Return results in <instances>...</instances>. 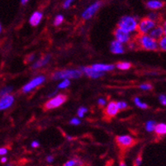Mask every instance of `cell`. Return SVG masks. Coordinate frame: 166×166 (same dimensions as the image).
Masks as SVG:
<instances>
[{
	"instance_id": "obj_16",
	"label": "cell",
	"mask_w": 166,
	"mask_h": 166,
	"mask_svg": "<svg viewBox=\"0 0 166 166\" xmlns=\"http://www.w3.org/2000/svg\"><path fill=\"white\" fill-rule=\"evenodd\" d=\"M42 19V13L41 12H35L29 19L30 24L33 26H37Z\"/></svg>"
},
{
	"instance_id": "obj_23",
	"label": "cell",
	"mask_w": 166,
	"mask_h": 166,
	"mask_svg": "<svg viewBox=\"0 0 166 166\" xmlns=\"http://www.w3.org/2000/svg\"><path fill=\"white\" fill-rule=\"evenodd\" d=\"M131 66L132 65L129 62H120L117 65V68L119 69H122V70H126V69L131 68Z\"/></svg>"
},
{
	"instance_id": "obj_13",
	"label": "cell",
	"mask_w": 166,
	"mask_h": 166,
	"mask_svg": "<svg viewBox=\"0 0 166 166\" xmlns=\"http://www.w3.org/2000/svg\"><path fill=\"white\" fill-rule=\"evenodd\" d=\"M118 108H117V103L115 102H111V103H108V105L107 106L106 108V114L108 115V117H113L116 116L117 113H118Z\"/></svg>"
},
{
	"instance_id": "obj_39",
	"label": "cell",
	"mask_w": 166,
	"mask_h": 166,
	"mask_svg": "<svg viewBox=\"0 0 166 166\" xmlns=\"http://www.w3.org/2000/svg\"><path fill=\"white\" fill-rule=\"evenodd\" d=\"M46 161H47L48 163H52L53 161H54V157L52 156H48L46 157Z\"/></svg>"
},
{
	"instance_id": "obj_15",
	"label": "cell",
	"mask_w": 166,
	"mask_h": 166,
	"mask_svg": "<svg viewBox=\"0 0 166 166\" xmlns=\"http://www.w3.org/2000/svg\"><path fill=\"white\" fill-rule=\"evenodd\" d=\"M111 51L113 53V54H122L124 53V48L122 45V43L119 42L118 41H113L111 43L110 46Z\"/></svg>"
},
{
	"instance_id": "obj_31",
	"label": "cell",
	"mask_w": 166,
	"mask_h": 166,
	"mask_svg": "<svg viewBox=\"0 0 166 166\" xmlns=\"http://www.w3.org/2000/svg\"><path fill=\"white\" fill-rule=\"evenodd\" d=\"M159 100L160 103L164 106H166V95L165 94H161L159 97Z\"/></svg>"
},
{
	"instance_id": "obj_24",
	"label": "cell",
	"mask_w": 166,
	"mask_h": 166,
	"mask_svg": "<svg viewBox=\"0 0 166 166\" xmlns=\"http://www.w3.org/2000/svg\"><path fill=\"white\" fill-rule=\"evenodd\" d=\"M134 102H135V103H136V105L138 108H142V109H146V108H148L147 104L145 103H143V102H141L139 98H135Z\"/></svg>"
},
{
	"instance_id": "obj_41",
	"label": "cell",
	"mask_w": 166,
	"mask_h": 166,
	"mask_svg": "<svg viewBox=\"0 0 166 166\" xmlns=\"http://www.w3.org/2000/svg\"><path fill=\"white\" fill-rule=\"evenodd\" d=\"M33 59H34V55H31L29 57H28V61H33Z\"/></svg>"
},
{
	"instance_id": "obj_30",
	"label": "cell",
	"mask_w": 166,
	"mask_h": 166,
	"mask_svg": "<svg viewBox=\"0 0 166 166\" xmlns=\"http://www.w3.org/2000/svg\"><path fill=\"white\" fill-rule=\"evenodd\" d=\"M140 89L142 90H150L152 89V85H150V84H142V85H140Z\"/></svg>"
},
{
	"instance_id": "obj_8",
	"label": "cell",
	"mask_w": 166,
	"mask_h": 166,
	"mask_svg": "<svg viewBox=\"0 0 166 166\" xmlns=\"http://www.w3.org/2000/svg\"><path fill=\"white\" fill-rule=\"evenodd\" d=\"M14 103V97L13 95L8 94L0 98V111L6 110L10 108Z\"/></svg>"
},
{
	"instance_id": "obj_12",
	"label": "cell",
	"mask_w": 166,
	"mask_h": 166,
	"mask_svg": "<svg viewBox=\"0 0 166 166\" xmlns=\"http://www.w3.org/2000/svg\"><path fill=\"white\" fill-rule=\"evenodd\" d=\"M149 36L156 41L160 40L164 36V26H156L153 29L150 31Z\"/></svg>"
},
{
	"instance_id": "obj_1",
	"label": "cell",
	"mask_w": 166,
	"mask_h": 166,
	"mask_svg": "<svg viewBox=\"0 0 166 166\" xmlns=\"http://www.w3.org/2000/svg\"><path fill=\"white\" fill-rule=\"evenodd\" d=\"M137 26L138 23L136 20L130 16L122 17L118 22V28L127 32H134L135 30L137 29Z\"/></svg>"
},
{
	"instance_id": "obj_32",
	"label": "cell",
	"mask_w": 166,
	"mask_h": 166,
	"mask_svg": "<svg viewBox=\"0 0 166 166\" xmlns=\"http://www.w3.org/2000/svg\"><path fill=\"white\" fill-rule=\"evenodd\" d=\"M158 13H150V14H149V18H148L151 19V20H153V21L156 22V19H158Z\"/></svg>"
},
{
	"instance_id": "obj_26",
	"label": "cell",
	"mask_w": 166,
	"mask_h": 166,
	"mask_svg": "<svg viewBox=\"0 0 166 166\" xmlns=\"http://www.w3.org/2000/svg\"><path fill=\"white\" fill-rule=\"evenodd\" d=\"M70 85V81H69V79H63V81L61 82L58 85L59 89H65V88L69 87Z\"/></svg>"
},
{
	"instance_id": "obj_33",
	"label": "cell",
	"mask_w": 166,
	"mask_h": 166,
	"mask_svg": "<svg viewBox=\"0 0 166 166\" xmlns=\"http://www.w3.org/2000/svg\"><path fill=\"white\" fill-rule=\"evenodd\" d=\"M142 163V158H141V156H139L136 159V161H135V166H140Z\"/></svg>"
},
{
	"instance_id": "obj_20",
	"label": "cell",
	"mask_w": 166,
	"mask_h": 166,
	"mask_svg": "<svg viewBox=\"0 0 166 166\" xmlns=\"http://www.w3.org/2000/svg\"><path fill=\"white\" fill-rule=\"evenodd\" d=\"M83 162L79 159H72L65 163L64 166H82Z\"/></svg>"
},
{
	"instance_id": "obj_28",
	"label": "cell",
	"mask_w": 166,
	"mask_h": 166,
	"mask_svg": "<svg viewBox=\"0 0 166 166\" xmlns=\"http://www.w3.org/2000/svg\"><path fill=\"white\" fill-rule=\"evenodd\" d=\"M87 112H88L87 108H85V107H81V108H79V110H78V113H78V116H79V117H83Z\"/></svg>"
},
{
	"instance_id": "obj_9",
	"label": "cell",
	"mask_w": 166,
	"mask_h": 166,
	"mask_svg": "<svg viewBox=\"0 0 166 166\" xmlns=\"http://www.w3.org/2000/svg\"><path fill=\"white\" fill-rule=\"evenodd\" d=\"M117 142L119 145L123 146V147H128L134 144V140L132 136L128 135H123V136H118L116 138Z\"/></svg>"
},
{
	"instance_id": "obj_7",
	"label": "cell",
	"mask_w": 166,
	"mask_h": 166,
	"mask_svg": "<svg viewBox=\"0 0 166 166\" xmlns=\"http://www.w3.org/2000/svg\"><path fill=\"white\" fill-rule=\"evenodd\" d=\"M101 2L100 1H98L96 3H93L92 5L89 6V8H86L85 11L82 14V18L84 19H89L91 18L95 13H97V11L99 9V8L101 7Z\"/></svg>"
},
{
	"instance_id": "obj_42",
	"label": "cell",
	"mask_w": 166,
	"mask_h": 166,
	"mask_svg": "<svg viewBox=\"0 0 166 166\" xmlns=\"http://www.w3.org/2000/svg\"><path fill=\"white\" fill-rule=\"evenodd\" d=\"M28 1H29V0H21V3H22V4L25 5V4H26V3H27Z\"/></svg>"
},
{
	"instance_id": "obj_22",
	"label": "cell",
	"mask_w": 166,
	"mask_h": 166,
	"mask_svg": "<svg viewBox=\"0 0 166 166\" xmlns=\"http://www.w3.org/2000/svg\"><path fill=\"white\" fill-rule=\"evenodd\" d=\"M158 46L161 50L166 51V36H163L159 40Z\"/></svg>"
},
{
	"instance_id": "obj_18",
	"label": "cell",
	"mask_w": 166,
	"mask_h": 166,
	"mask_svg": "<svg viewBox=\"0 0 166 166\" xmlns=\"http://www.w3.org/2000/svg\"><path fill=\"white\" fill-rule=\"evenodd\" d=\"M50 60V55H46L45 56H44L43 58L40 59L39 61H37V62L32 65V68L33 69L41 68V67L45 65L49 62Z\"/></svg>"
},
{
	"instance_id": "obj_46",
	"label": "cell",
	"mask_w": 166,
	"mask_h": 166,
	"mask_svg": "<svg viewBox=\"0 0 166 166\" xmlns=\"http://www.w3.org/2000/svg\"><path fill=\"white\" fill-rule=\"evenodd\" d=\"M2 32V26H1V24H0V33Z\"/></svg>"
},
{
	"instance_id": "obj_45",
	"label": "cell",
	"mask_w": 166,
	"mask_h": 166,
	"mask_svg": "<svg viewBox=\"0 0 166 166\" xmlns=\"http://www.w3.org/2000/svg\"><path fill=\"white\" fill-rule=\"evenodd\" d=\"M164 26H166V19H165V21L164 22Z\"/></svg>"
},
{
	"instance_id": "obj_44",
	"label": "cell",
	"mask_w": 166,
	"mask_h": 166,
	"mask_svg": "<svg viewBox=\"0 0 166 166\" xmlns=\"http://www.w3.org/2000/svg\"><path fill=\"white\" fill-rule=\"evenodd\" d=\"M119 166H127V165H126V164L124 163V162H121V163H120V165Z\"/></svg>"
},
{
	"instance_id": "obj_5",
	"label": "cell",
	"mask_w": 166,
	"mask_h": 166,
	"mask_svg": "<svg viewBox=\"0 0 166 166\" xmlns=\"http://www.w3.org/2000/svg\"><path fill=\"white\" fill-rule=\"evenodd\" d=\"M67 100V96L65 94H58L57 96H55V98H51L50 100L46 102L45 104V108L50 110L53 108H59L60 106H61L63 103H65V101Z\"/></svg>"
},
{
	"instance_id": "obj_14",
	"label": "cell",
	"mask_w": 166,
	"mask_h": 166,
	"mask_svg": "<svg viewBox=\"0 0 166 166\" xmlns=\"http://www.w3.org/2000/svg\"><path fill=\"white\" fill-rule=\"evenodd\" d=\"M91 67L97 71L105 72L113 70L115 65H105V64H94Z\"/></svg>"
},
{
	"instance_id": "obj_27",
	"label": "cell",
	"mask_w": 166,
	"mask_h": 166,
	"mask_svg": "<svg viewBox=\"0 0 166 166\" xmlns=\"http://www.w3.org/2000/svg\"><path fill=\"white\" fill-rule=\"evenodd\" d=\"M64 21V17L62 15H57L55 17V20H54V25L55 26H59L61 25Z\"/></svg>"
},
{
	"instance_id": "obj_38",
	"label": "cell",
	"mask_w": 166,
	"mask_h": 166,
	"mask_svg": "<svg viewBox=\"0 0 166 166\" xmlns=\"http://www.w3.org/2000/svg\"><path fill=\"white\" fill-rule=\"evenodd\" d=\"M32 148H37V147H38V146H39L40 145V144H39V142H38V141H37V140H34V141H32Z\"/></svg>"
},
{
	"instance_id": "obj_34",
	"label": "cell",
	"mask_w": 166,
	"mask_h": 166,
	"mask_svg": "<svg viewBox=\"0 0 166 166\" xmlns=\"http://www.w3.org/2000/svg\"><path fill=\"white\" fill-rule=\"evenodd\" d=\"M69 123L71 125H79L80 124V120L78 118H72L69 121Z\"/></svg>"
},
{
	"instance_id": "obj_6",
	"label": "cell",
	"mask_w": 166,
	"mask_h": 166,
	"mask_svg": "<svg viewBox=\"0 0 166 166\" xmlns=\"http://www.w3.org/2000/svg\"><path fill=\"white\" fill-rule=\"evenodd\" d=\"M45 80V77L44 75H40V76L36 77L33 79H32L31 81L28 82L26 85H24L23 88H22V91H23V93L30 92L33 89L38 87L39 85H42Z\"/></svg>"
},
{
	"instance_id": "obj_2",
	"label": "cell",
	"mask_w": 166,
	"mask_h": 166,
	"mask_svg": "<svg viewBox=\"0 0 166 166\" xmlns=\"http://www.w3.org/2000/svg\"><path fill=\"white\" fill-rule=\"evenodd\" d=\"M81 75L82 71L79 69H65V70L54 73L52 75V79L55 80L65 79H78L79 77H81Z\"/></svg>"
},
{
	"instance_id": "obj_40",
	"label": "cell",
	"mask_w": 166,
	"mask_h": 166,
	"mask_svg": "<svg viewBox=\"0 0 166 166\" xmlns=\"http://www.w3.org/2000/svg\"><path fill=\"white\" fill-rule=\"evenodd\" d=\"M7 160H8V159L6 158L5 156H3V158L1 159V162H2V163H6V162H7Z\"/></svg>"
},
{
	"instance_id": "obj_25",
	"label": "cell",
	"mask_w": 166,
	"mask_h": 166,
	"mask_svg": "<svg viewBox=\"0 0 166 166\" xmlns=\"http://www.w3.org/2000/svg\"><path fill=\"white\" fill-rule=\"evenodd\" d=\"M12 90H13V87H9V86L2 89L0 90V98L3 97V96H5V95L9 94L12 92Z\"/></svg>"
},
{
	"instance_id": "obj_19",
	"label": "cell",
	"mask_w": 166,
	"mask_h": 166,
	"mask_svg": "<svg viewBox=\"0 0 166 166\" xmlns=\"http://www.w3.org/2000/svg\"><path fill=\"white\" fill-rule=\"evenodd\" d=\"M155 132L159 136H164L166 135V124L165 123H159L156 126Z\"/></svg>"
},
{
	"instance_id": "obj_11",
	"label": "cell",
	"mask_w": 166,
	"mask_h": 166,
	"mask_svg": "<svg viewBox=\"0 0 166 166\" xmlns=\"http://www.w3.org/2000/svg\"><path fill=\"white\" fill-rule=\"evenodd\" d=\"M115 37H116L117 41H118L119 42L121 43H127L130 40L129 32H125L120 28H117L115 31Z\"/></svg>"
},
{
	"instance_id": "obj_36",
	"label": "cell",
	"mask_w": 166,
	"mask_h": 166,
	"mask_svg": "<svg viewBox=\"0 0 166 166\" xmlns=\"http://www.w3.org/2000/svg\"><path fill=\"white\" fill-rule=\"evenodd\" d=\"M8 153L7 148H0V156H5Z\"/></svg>"
},
{
	"instance_id": "obj_4",
	"label": "cell",
	"mask_w": 166,
	"mask_h": 166,
	"mask_svg": "<svg viewBox=\"0 0 166 166\" xmlns=\"http://www.w3.org/2000/svg\"><path fill=\"white\" fill-rule=\"evenodd\" d=\"M156 26V22L146 18L140 20V22L138 24V26H137V29L140 32V33L144 35L148 33V32H150Z\"/></svg>"
},
{
	"instance_id": "obj_10",
	"label": "cell",
	"mask_w": 166,
	"mask_h": 166,
	"mask_svg": "<svg viewBox=\"0 0 166 166\" xmlns=\"http://www.w3.org/2000/svg\"><path fill=\"white\" fill-rule=\"evenodd\" d=\"M83 73H85L87 76L93 78V79H98L100 77H103L104 75L103 72H99L95 70L92 67H82L81 68Z\"/></svg>"
},
{
	"instance_id": "obj_47",
	"label": "cell",
	"mask_w": 166,
	"mask_h": 166,
	"mask_svg": "<svg viewBox=\"0 0 166 166\" xmlns=\"http://www.w3.org/2000/svg\"><path fill=\"white\" fill-rule=\"evenodd\" d=\"M6 166H12V165H11L10 164H7V165H6Z\"/></svg>"
},
{
	"instance_id": "obj_21",
	"label": "cell",
	"mask_w": 166,
	"mask_h": 166,
	"mask_svg": "<svg viewBox=\"0 0 166 166\" xmlns=\"http://www.w3.org/2000/svg\"><path fill=\"white\" fill-rule=\"evenodd\" d=\"M156 122L155 121H152V120H150V121H148L145 124V129L146 131L149 132H154L155 131V128H156Z\"/></svg>"
},
{
	"instance_id": "obj_37",
	"label": "cell",
	"mask_w": 166,
	"mask_h": 166,
	"mask_svg": "<svg viewBox=\"0 0 166 166\" xmlns=\"http://www.w3.org/2000/svg\"><path fill=\"white\" fill-rule=\"evenodd\" d=\"M98 103L100 106H104L106 104V101L104 100V99H103V98H99L98 100Z\"/></svg>"
},
{
	"instance_id": "obj_43",
	"label": "cell",
	"mask_w": 166,
	"mask_h": 166,
	"mask_svg": "<svg viewBox=\"0 0 166 166\" xmlns=\"http://www.w3.org/2000/svg\"><path fill=\"white\" fill-rule=\"evenodd\" d=\"M164 35L166 36V26H164Z\"/></svg>"
},
{
	"instance_id": "obj_3",
	"label": "cell",
	"mask_w": 166,
	"mask_h": 166,
	"mask_svg": "<svg viewBox=\"0 0 166 166\" xmlns=\"http://www.w3.org/2000/svg\"><path fill=\"white\" fill-rule=\"evenodd\" d=\"M138 42L144 50H156L159 48L158 42L146 34L141 35L138 38Z\"/></svg>"
},
{
	"instance_id": "obj_17",
	"label": "cell",
	"mask_w": 166,
	"mask_h": 166,
	"mask_svg": "<svg viewBox=\"0 0 166 166\" xmlns=\"http://www.w3.org/2000/svg\"><path fill=\"white\" fill-rule=\"evenodd\" d=\"M146 5L151 10H156V9H160L162 8L164 6V3L159 0H150L147 2Z\"/></svg>"
},
{
	"instance_id": "obj_29",
	"label": "cell",
	"mask_w": 166,
	"mask_h": 166,
	"mask_svg": "<svg viewBox=\"0 0 166 166\" xmlns=\"http://www.w3.org/2000/svg\"><path fill=\"white\" fill-rule=\"evenodd\" d=\"M117 105L119 110H123L127 108V103L125 102H118V103H117Z\"/></svg>"
},
{
	"instance_id": "obj_35",
	"label": "cell",
	"mask_w": 166,
	"mask_h": 166,
	"mask_svg": "<svg viewBox=\"0 0 166 166\" xmlns=\"http://www.w3.org/2000/svg\"><path fill=\"white\" fill-rule=\"evenodd\" d=\"M74 0H65V3H64V8H68L69 6H70V4H71V3L73 2Z\"/></svg>"
}]
</instances>
